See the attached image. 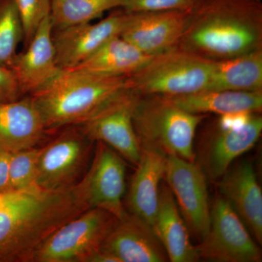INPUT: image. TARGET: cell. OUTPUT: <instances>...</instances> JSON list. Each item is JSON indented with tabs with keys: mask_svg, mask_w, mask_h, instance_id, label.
<instances>
[{
	"mask_svg": "<svg viewBox=\"0 0 262 262\" xmlns=\"http://www.w3.org/2000/svg\"><path fill=\"white\" fill-rule=\"evenodd\" d=\"M253 114L255 113H248V112L225 114V115H220V117L215 122L222 128L237 130L247 125Z\"/></svg>",
	"mask_w": 262,
	"mask_h": 262,
	"instance_id": "f546056e",
	"label": "cell"
},
{
	"mask_svg": "<svg viewBox=\"0 0 262 262\" xmlns=\"http://www.w3.org/2000/svg\"><path fill=\"white\" fill-rule=\"evenodd\" d=\"M101 249L115 256L118 262H164L168 259L152 227L129 213L117 219Z\"/></svg>",
	"mask_w": 262,
	"mask_h": 262,
	"instance_id": "2e32d148",
	"label": "cell"
},
{
	"mask_svg": "<svg viewBox=\"0 0 262 262\" xmlns=\"http://www.w3.org/2000/svg\"><path fill=\"white\" fill-rule=\"evenodd\" d=\"M153 229L170 261L194 262L199 259L173 193L165 184L160 188Z\"/></svg>",
	"mask_w": 262,
	"mask_h": 262,
	"instance_id": "ffe728a7",
	"label": "cell"
},
{
	"mask_svg": "<svg viewBox=\"0 0 262 262\" xmlns=\"http://www.w3.org/2000/svg\"><path fill=\"white\" fill-rule=\"evenodd\" d=\"M52 138L41 146L37 185L45 191L73 187L87 173L96 142L82 125H70L49 133Z\"/></svg>",
	"mask_w": 262,
	"mask_h": 262,
	"instance_id": "8992f818",
	"label": "cell"
},
{
	"mask_svg": "<svg viewBox=\"0 0 262 262\" xmlns=\"http://www.w3.org/2000/svg\"><path fill=\"white\" fill-rule=\"evenodd\" d=\"M164 178L188 227L202 241L211 223L206 174L194 161L168 155Z\"/></svg>",
	"mask_w": 262,
	"mask_h": 262,
	"instance_id": "30bf717a",
	"label": "cell"
},
{
	"mask_svg": "<svg viewBox=\"0 0 262 262\" xmlns=\"http://www.w3.org/2000/svg\"><path fill=\"white\" fill-rule=\"evenodd\" d=\"M207 115L187 113L161 96H139L133 123L141 147L194 162L196 130Z\"/></svg>",
	"mask_w": 262,
	"mask_h": 262,
	"instance_id": "277c9868",
	"label": "cell"
},
{
	"mask_svg": "<svg viewBox=\"0 0 262 262\" xmlns=\"http://www.w3.org/2000/svg\"><path fill=\"white\" fill-rule=\"evenodd\" d=\"M219 187L251 233L262 242V193L251 163L242 162L227 170Z\"/></svg>",
	"mask_w": 262,
	"mask_h": 262,
	"instance_id": "d6986e66",
	"label": "cell"
},
{
	"mask_svg": "<svg viewBox=\"0 0 262 262\" xmlns=\"http://www.w3.org/2000/svg\"><path fill=\"white\" fill-rule=\"evenodd\" d=\"M126 16L127 12L119 8L98 23L53 29L52 39L58 67L61 70L73 68L112 38L120 36Z\"/></svg>",
	"mask_w": 262,
	"mask_h": 262,
	"instance_id": "7c38bea8",
	"label": "cell"
},
{
	"mask_svg": "<svg viewBox=\"0 0 262 262\" xmlns=\"http://www.w3.org/2000/svg\"><path fill=\"white\" fill-rule=\"evenodd\" d=\"M10 192L7 193H0V205L4 202L5 198H7V196L8 195Z\"/></svg>",
	"mask_w": 262,
	"mask_h": 262,
	"instance_id": "1f68e13d",
	"label": "cell"
},
{
	"mask_svg": "<svg viewBox=\"0 0 262 262\" xmlns=\"http://www.w3.org/2000/svg\"><path fill=\"white\" fill-rule=\"evenodd\" d=\"M190 15L191 10L127 12L120 36L145 54L155 56L178 46Z\"/></svg>",
	"mask_w": 262,
	"mask_h": 262,
	"instance_id": "4fadbf2b",
	"label": "cell"
},
{
	"mask_svg": "<svg viewBox=\"0 0 262 262\" xmlns=\"http://www.w3.org/2000/svg\"><path fill=\"white\" fill-rule=\"evenodd\" d=\"M125 173L123 158L107 144L96 141L91 165L82 178L91 208H101L117 219L125 216Z\"/></svg>",
	"mask_w": 262,
	"mask_h": 262,
	"instance_id": "8fae6325",
	"label": "cell"
},
{
	"mask_svg": "<svg viewBox=\"0 0 262 262\" xmlns=\"http://www.w3.org/2000/svg\"><path fill=\"white\" fill-rule=\"evenodd\" d=\"M125 88V77H110L61 70L31 98L48 134L80 125Z\"/></svg>",
	"mask_w": 262,
	"mask_h": 262,
	"instance_id": "3957f363",
	"label": "cell"
},
{
	"mask_svg": "<svg viewBox=\"0 0 262 262\" xmlns=\"http://www.w3.org/2000/svg\"><path fill=\"white\" fill-rule=\"evenodd\" d=\"M164 97L184 111L196 115H222L238 112L261 113L262 110V91L207 89L183 96Z\"/></svg>",
	"mask_w": 262,
	"mask_h": 262,
	"instance_id": "44dd1931",
	"label": "cell"
},
{
	"mask_svg": "<svg viewBox=\"0 0 262 262\" xmlns=\"http://www.w3.org/2000/svg\"><path fill=\"white\" fill-rule=\"evenodd\" d=\"M24 97L13 71L0 66V102H10Z\"/></svg>",
	"mask_w": 262,
	"mask_h": 262,
	"instance_id": "f1b7e54d",
	"label": "cell"
},
{
	"mask_svg": "<svg viewBox=\"0 0 262 262\" xmlns=\"http://www.w3.org/2000/svg\"><path fill=\"white\" fill-rule=\"evenodd\" d=\"M195 0H127L122 7L128 13L190 10Z\"/></svg>",
	"mask_w": 262,
	"mask_h": 262,
	"instance_id": "83f0119b",
	"label": "cell"
},
{
	"mask_svg": "<svg viewBox=\"0 0 262 262\" xmlns=\"http://www.w3.org/2000/svg\"><path fill=\"white\" fill-rule=\"evenodd\" d=\"M48 136L40 113L30 96L0 102V150L13 153L36 147Z\"/></svg>",
	"mask_w": 262,
	"mask_h": 262,
	"instance_id": "e0dca14e",
	"label": "cell"
},
{
	"mask_svg": "<svg viewBox=\"0 0 262 262\" xmlns=\"http://www.w3.org/2000/svg\"><path fill=\"white\" fill-rule=\"evenodd\" d=\"M139 98V94L125 87L80 124L93 141L107 144L134 166L141 156V146L133 123Z\"/></svg>",
	"mask_w": 262,
	"mask_h": 262,
	"instance_id": "9c48e42d",
	"label": "cell"
},
{
	"mask_svg": "<svg viewBox=\"0 0 262 262\" xmlns=\"http://www.w3.org/2000/svg\"><path fill=\"white\" fill-rule=\"evenodd\" d=\"M14 3L23 27L26 47L42 22L51 15L52 0H14Z\"/></svg>",
	"mask_w": 262,
	"mask_h": 262,
	"instance_id": "4316f807",
	"label": "cell"
},
{
	"mask_svg": "<svg viewBox=\"0 0 262 262\" xmlns=\"http://www.w3.org/2000/svg\"><path fill=\"white\" fill-rule=\"evenodd\" d=\"M11 153L0 150V193L10 192V160Z\"/></svg>",
	"mask_w": 262,
	"mask_h": 262,
	"instance_id": "4dcf8cb0",
	"label": "cell"
},
{
	"mask_svg": "<svg viewBox=\"0 0 262 262\" xmlns=\"http://www.w3.org/2000/svg\"><path fill=\"white\" fill-rule=\"evenodd\" d=\"M167 158L168 155L160 150L141 147L140 158L127 192L128 213L152 228L158 210L160 182L166 170Z\"/></svg>",
	"mask_w": 262,
	"mask_h": 262,
	"instance_id": "ac0fdd59",
	"label": "cell"
},
{
	"mask_svg": "<svg viewBox=\"0 0 262 262\" xmlns=\"http://www.w3.org/2000/svg\"><path fill=\"white\" fill-rule=\"evenodd\" d=\"M127 0H52L53 29L91 23L108 10L122 8Z\"/></svg>",
	"mask_w": 262,
	"mask_h": 262,
	"instance_id": "cb8c5ba5",
	"label": "cell"
},
{
	"mask_svg": "<svg viewBox=\"0 0 262 262\" xmlns=\"http://www.w3.org/2000/svg\"><path fill=\"white\" fill-rule=\"evenodd\" d=\"M177 48L213 61L262 49L261 0H195Z\"/></svg>",
	"mask_w": 262,
	"mask_h": 262,
	"instance_id": "7a4b0ae2",
	"label": "cell"
},
{
	"mask_svg": "<svg viewBox=\"0 0 262 262\" xmlns=\"http://www.w3.org/2000/svg\"><path fill=\"white\" fill-rule=\"evenodd\" d=\"M89 208L82 179L65 190L10 192L0 205V262H31L51 234Z\"/></svg>",
	"mask_w": 262,
	"mask_h": 262,
	"instance_id": "6da1fadb",
	"label": "cell"
},
{
	"mask_svg": "<svg viewBox=\"0 0 262 262\" xmlns=\"http://www.w3.org/2000/svg\"><path fill=\"white\" fill-rule=\"evenodd\" d=\"M41 146L11 153L10 160V189L11 192L40 190L37 185L38 160ZM42 190V189H41Z\"/></svg>",
	"mask_w": 262,
	"mask_h": 262,
	"instance_id": "484cf974",
	"label": "cell"
},
{
	"mask_svg": "<svg viewBox=\"0 0 262 262\" xmlns=\"http://www.w3.org/2000/svg\"><path fill=\"white\" fill-rule=\"evenodd\" d=\"M52 32L50 15L24 51L17 53L10 67L23 96L35 94L61 70L57 65Z\"/></svg>",
	"mask_w": 262,
	"mask_h": 262,
	"instance_id": "9a60e30c",
	"label": "cell"
},
{
	"mask_svg": "<svg viewBox=\"0 0 262 262\" xmlns=\"http://www.w3.org/2000/svg\"><path fill=\"white\" fill-rule=\"evenodd\" d=\"M23 40V27L14 0H0V66L10 68Z\"/></svg>",
	"mask_w": 262,
	"mask_h": 262,
	"instance_id": "d4e9b609",
	"label": "cell"
},
{
	"mask_svg": "<svg viewBox=\"0 0 262 262\" xmlns=\"http://www.w3.org/2000/svg\"><path fill=\"white\" fill-rule=\"evenodd\" d=\"M261 113L237 130L222 128L216 122L206 129L201 142V168L211 180L222 178L234 160L255 145L262 131Z\"/></svg>",
	"mask_w": 262,
	"mask_h": 262,
	"instance_id": "5bb4252c",
	"label": "cell"
},
{
	"mask_svg": "<svg viewBox=\"0 0 262 262\" xmlns=\"http://www.w3.org/2000/svg\"><path fill=\"white\" fill-rule=\"evenodd\" d=\"M208 89L262 91V49L213 61Z\"/></svg>",
	"mask_w": 262,
	"mask_h": 262,
	"instance_id": "603a6c76",
	"label": "cell"
},
{
	"mask_svg": "<svg viewBox=\"0 0 262 262\" xmlns=\"http://www.w3.org/2000/svg\"><path fill=\"white\" fill-rule=\"evenodd\" d=\"M213 61L174 48L151 56L125 77V87L139 96H183L208 89Z\"/></svg>",
	"mask_w": 262,
	"mask_h": 262,
	"instance_id": "5b68a950",
	"label": "cell"
},
{
	"mask_svg": "<svg viewBox=\"0 0 262 262\" xmlns=\"http://www.w3.org/2000/svg\"><path fill=\"white\" fill-rule=\"evenodd\" d=\"M198 258L216 262H259L261 252L246 226L223 196L211 210L209 230L196 246Z\"/></svg>",
	"mask_w": 262,
	"mask_h": 262,
	"instance_id": "ba28073f",
	"label": "cell"
},
{
	"mask_svg": "<svg viewBox=\"0 0 262 262\" xmlns=\"http://www.w3.org/2000/svg\"><path fill=\"white\" fill-rule=\"evenodd\" d=\"M151 58L120 36H117L80 64L69 70L93 75L126 77L139 70Z\"/></svg>",
	"mask_w": 262,
	"mask_h": 262,
	"instance_id": "7402d4cb",
	"label": "cell"
},
{
	"mask_svg": "<svg viewBox=\"0 0 262 262\" xmlns=\"http://www.w3.org/2000/svg\"><path fill=\"white\" fill-rule=\"evenodd\" d=\"M117 220L101 208H89L57 229L31 262H90L102 247Z\"/></svg>",
	"mask_w": 262,
	"mask_h": 262,
	"instance_id": "52a82bcc",
	"label": "cell"
}]
</instances>
